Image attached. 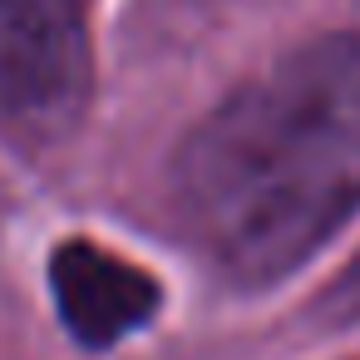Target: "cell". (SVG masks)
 Returning a JSON list of instances; mask_svg holds the SVG:
<instances>
[{"instance_id":"obj_1","label":"cell","mask_w":360,"mask_h":360,"mask_svg":"<svg viewBox=\"0 0 360 360\" xmlns=\"http://www.w3.org/2000/svg\"><path fill=\"white\" fill-rule=\"evenodd\" d=\"M360 207V35L311 40L178 148L173 212L237 281L301 266Z\"/></svg>"},{"instance_id":"obj_2","label":"cell","mask_w":360,"mask_h":360,"mask_svg":"<svg viewBox=\"0 0 360 360\" xmlns=\"http://www.w3.org/2000/svg\"><path fill=\"white\" fill-rule=\"evenodd\" d=\"M94 94L84 0H0V124L30 143L65 139Z\"/></svg>"},{"instance_id":"obj_3","label":"cell","mask_w":360,"mask_h":360,"mask_svg":"<svg viewBox=\"0 0 360 360\" xmlns=\"http://www.w3.org/2000/svg\"><path fill=\"white\" fill-rule=\"evenodd\" d=\"M50 291L60 321L89 350H109L158 311V281L99 242H65L50 262Z\"/></svg>"},{"instance_id":"obj_4","label":"cell","mask_w":360,"mask_h":360,"mask_svg":"<svg viewBox=\"0 0 360 360\" xmlns=\"http://www.w3.org/2000/svg\"><path fill=\"white\" fill-rule=\"evenodd\" d=\"M321 311H326L330 321H360V257H355V262L340 271V281L326 291Z\"/></svg>"}]
</instances>
